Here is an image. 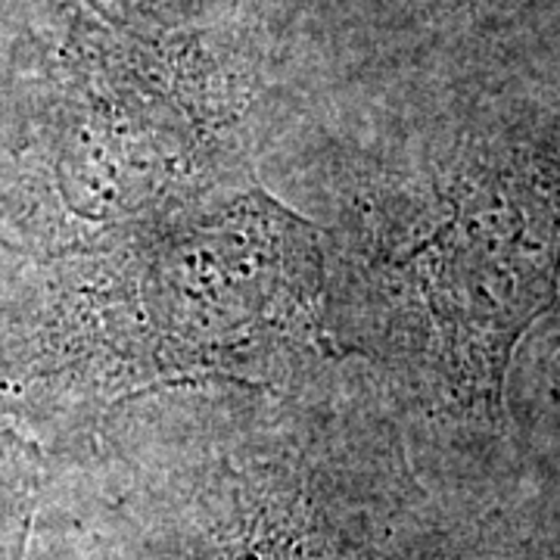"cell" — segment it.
Listing matches in <instances>:
<instances>
[{"label": "cell", "mask_w": 560, "mask_h": 560, "mask_svg": "<svg viewBox=\"0 0 560 560\" xmlns=\"http://www.w3.org/2000/svg\"><path fill=\"white\" fill-rule=\"evenodd\" d=\"M22 318L25 386L125 396L259 383L334 346L327 246L259 184L212 180L44 259Z\"/></svg>", "instance_id": "6da1fadb"}, {"label": "cell", "mask_w": 560, "mask_h": 560, "mask_svg": "<svg viewBox=\"0 0 560 560\" xmlns=\"http://www.w3.org/2000/svg\"><path fill=\"white\" fill-rule=\"evenodd\" d=\"M140 560H377L361 508L293 460H219L147 526Z\"/></svg>", "instance_id": "7a4b0ae2"}, {"label": "cell", "mask_w": 560, "mask_h": 560, "mask_svg": "<svg viewBox=\"0 0 560 560\" xmlns=\"http://www.w3.org/2000/svg\"><path fill=\"white\" fill-rule=\"evenodd\" d=\"M44 455L22 430L0 423V560H25L44 499Z\"/></svg>", "instance_id": "3957f363"}]
</instances>
